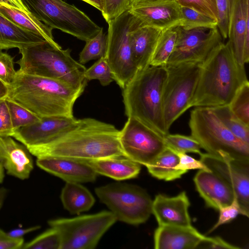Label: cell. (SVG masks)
<instances>
[{"label": "cell", "mask_w": 249, "mask_h": 249, "mask_svg": "<svg viewBox=\"0 0 249 249\" xmlns=\"http://www.w3.org/2000/svg\"><path fill=\"white\" fill-rule=\"evenodd\" d=\"M7 87V97L40 118L74 117V104L86 87L77 88L58 80L18 71Z\"/></svg>", "instance_id": "obj_2"}, {"label": "cell", "mask_w": 249, "mask_h": 249, "mask_svg": "<svg viewBox=\"0 0 249 249\" xmlns=\"http://www.w3.org/2000/svg\"><path fill=\"white\" fill-rule=\"evenodd\" d=\"M83 1L89 5L93 6L95 8L101 11V0H81Z\"/></svg>", "instance_id": "obj_51"}, {"label": "cell", "mask_w": 249, "mask_h": 249, "mask_svg": "<svg viewBox=\"0 0 249 249\" xmlns=\"http://www.w3.org/2000/svg\"><path fill=\"white\" fill-rule=\"evenodd\" d=\"M69 48L63 50L48 42L19 49L21 58L16 62L18 71L37 76L51 78L75 87H86V70L83 64L75 60Z\"/></svg>", "instance_id": "obj_5"}, {"label": "cell", "mask_w": 249, "mask_h": 249, "mask_svg": "<svg viewBox=\"0 0 249 249\" xmlns=\"http://www.w3.org/2000/svg\"><path fill=\"white\" fill-rule=\"evenodd\" d=\"M8 193L7 190L3 187L0 188V210L3 204Z\"/></svg>", "instance_id": "obj_52"}, {"label": "cell", "mask_w": 249, "mask_h": 249, "mask_svg": "<svg viewBox=\"0 0 249 249\" xmlns=\"http://www.w3.org/2000/svg\"><path fill=\"white\" fill-rule=\"evenodd\" d=\"M166 77L164 66H149L138 71L123 89L125 114L133 118L162 137L166 129L162 95Z\"/></svg>", "instance_id": "obj_4"}, {"label": "cell", "mask_w": 249, "mask_h": 249, "mask_svg": "<svg viewBox=\"0 0 249 249\" xmlns=\"http://www.w3.org/2000/svg\"><path fill=\"white\" fill-rule=\"evenodd\" d=\"M162 31L140 25L129 33V42L133 61L138 71L150 66L155 47Z\"/></svg>", "instance_id": "obj_23"}, {"label": "cell", "mask_w": 249, "mask_h": 249, "mask_svg": "<svg viewBox=\"0 0 249 249\" xmlns=\"http://www.w3.org/2000/svg\"><path fill=\"white\" fill-rule=\"evenodd\" d=\"M120 141L124 156L146 167L167 148L163 137L132 117L120 131Z\"/></svg>", "instance_id": "obj_12"}, {"label": "cell", "mask_w": 249, "mask_h": 249, "mask_svg": "<svg viewBox=\"0 0 249 249\" xmlns=\"http://www.w3.org/2000/svg\"><path fill=\"white\" fill-rule=\"evenodd\" d=\"M247 81L246 71L237 64L230 43L221 42L202 63L191 107L229 105Z\"/></svg>", "instance_id": "obj_3"}, {"label": "cell", "mask_w": 249, "mask_h": 249, "mask_svg": "<svg viewBox=\"0 0 249 249\" xmlns=\"http://www.w3.org/2000/svg\"><path fill=\"white\" fill-rule=\"evenodd\" d=\"M190 202L185 192L169 197L157 195L152 201V213L159 226H192L188 209Z\"/></svg>", "instance_id": "obj_17"}, {"label": "cell", "mask_w": 249, "mask_h": 249, "mask_svg": "<svg viewBox=\"0 0 249 249\" xmlns=\"http://www.w3.org/2000/svg\"><path fill=\"white\" fill-rule=\"evenodd\" d=\"M174 28L177 33V38L166 65L187 62H203L213 49L222 42L217 27L186 30L178 26Z\"/></svg>", "instance_id": "obj_13"}, {"label": "cell", "mask_w": 249, "mask_h": 249, "mask_svg": "<svg viewBox=\"0 0 249 249\" xmlns=\"http://www.w3.org/2000/svg\"><path fill=\"white\" fill-rule=\"evenodd\" d=\"M28 11L52 29H58L86 42L102 27L74 5L62 0H21Z\"/></svg>", "instance_id": "obj_7"}, {"label": "cell", "mask_w": 249, "mask_h": 249, "mask_svg": "<svg viewBox=\"0 0 249 249\" xmlns=\"http://www.w3.org/2000/svg\"><path fill=\"white\" fill-rule=\"evenodd\" d=\"M12 137H0V162L8 175L27 179L34 168L32 154L26 146Z\"/></svg>", "instance_id": "obj_19"}, {"label": "cell", "mask_w": 249, "mask_h": 249, "mask_svg": "<svg viewBox=\"0 0 249 249\" xmlns=\"http://www.w3.org/2000/svg\"><path fill=\"white\" fill-rule=\"evenodd\" d=\"M95 192L117 220L137 225L145 222L152 214L153 200L137 185L112 183L96 188Z\"/></svg>", "instance_id": "obj_10"}, {"label": "cell", "mask_w": 249, "mask_h": 249, "mask_svg": "<svg viewBox=\"0 0 249 249\" xmlns=\"http://www.w3.org/2000/svg\"><path fill=\"white\" fill-rule=\"evenodd\" d=\"M107 23L104 57L111 69L114 81L123 89L138 71L132 55L129 33L142 23L128 10Z\"/></svg>", "instance_id": "obj_9"}, {"label": "cell", "mask_w": 249, "mask_h": 249, "mask_svg": "<svg viewBox=\"0 0 249 249\" xmlns=\"http://www.w3.org/2000/svg\"><path fill=\"white\" fill-rule=\"evenodd\" d=\"M180 6L192 8L218 22L216 0H176Z\"/></svg>", "instance_id": "obj_39"}, {"label": "cell", "mask_w": 249, "mask_h": 249, "mask_svg": "<svg viewBox=\"0 0 249 249\" xmlns=\"http://www.w3.org/2000/svg\"><path fill=\"white\" fill-rule=\"evenodd\" d=\"M24 243L23 238L12 237L7 233L0 229V249H22Z\"/></svg>", "instance_id": "obj_46"}, {"label": "cell", "mask_w": 249, "mask_h": 249, "mask_svg": "<svg viewBox=\"0 0 249 249\" xmlns=\"http://www.w3.org/2000/svg\"><path fill=\"white\" fill-rule=\"evenodd\" d=\"M107 49V36L103 28L93 38L86 42V44L79 54V61L82 64L94 59L104 57Z\"/></svg>", "instance_id": "obj_31"}, {"label": "cell", "mask_w": 249, "mask_h": 249, "mask_svg": "<svg viewBox=\"0 0 249 249\" xmlns=\"http://www.w3.org/2000/svg\"><path fill=\"white\" fill-rule=\"evenodd\" d=\"M206 236L192 226H159L154 234L155 249H197Z\"/></svg>", "instance_id": "obj_22"}, {"label": "cell", "mask_w": 249, "mask_h": 249, "mask_svg": "<svg viewBox=\"0 0 249 249\" xmlns=\"http://www.w3.org/2000/svg\"><path fill=\"white\" fill-rule=\"evenodd\" d=\"M202 63L187 62L164 66L166 77L162 101L165 126L168 132L174 122L191 107Z\"/></svg>", "instance_id": "obj_8"}, {"label": "cell", "mask_w": 249, "mask_h": 249, "mask_svg": "<svg viewBox=\"0 0 249 249\" xmlns=\"http://www.w3.org/2000/svg\"><path fill=\"white\" fill-rule=\"evenodd\" d=\"M194 181L207 207L218 210L220 206L230 204L233 199L232 188L212 171L199 170Z\"/></svg>", "instance_id": "obj_21"}, {"label": "cell", "mask_w": 249, "mask_h": 249, "mask_svg": "<svg viewBox=\"0 0 249 249\" xmlns=\"http://www.w3.org/2000/svg\"><path fill=\"white\" fill-rule=\"evenodd\" d=\"M0 4L13 7L22 11L29 12L21 0H0Z\"/></svg>", "instance_id": "obj_48"}, {"label": "cell", "mask_w": 249, "mask_h": 249, "mask_svg": "<svg viewBox=\"0 0 249 249\" xmlns=\"http://www.w3.org/2000/svg\"><path fill=\"white\" fill-rule=\"evenodd\" d=\"M191 136L206 153L220 157L225 153L239 160L249 161V144L234 135L209 107H195L189 122Z\"/></svg>", "instance_id": "obj_6"}, {"label": "cell", "mask_w": 249, "mask_h": 249, "mask_svg": "<svg viewBox=\"0 0 249 249\" xmlns=\"http://www.w3.org/2000/svg\"><path fill=\"white\" fill-rule=\"evenodd\" d=\"M60 198L64 208L72 214L89 211L95 202L89 191L77 182H67L62 190Z\"/></svg>", "instance_id": "obj_27"}, {"label": "cell", "mask_w": 249, "mask_h": 249, "mask_svg": "<svg viewBox=\"0 0 249 249\" xmlns=\"http://www.w3.org/2000/svg\"><path fill=\"white\" fill-rule=\"evenodd\" d=\"M6 100L12 126L15 131L20 128L32 124L41 119L42 118L7 97Z\"/></svg>", "instance_id": "obj_33"}, {"label": "cell", "mask_w": 249, "mask_h": 249, "mask_svg": "<svg viewBox=\"0 0 249 249\" xmlns=\"http://www.w3.org/2000/svg\"><path fill=\"white\" fill-rule=\"evenodd\" d=\"M218 210L219 212V218L215 225L209 231V233L215 230L220 226L231 222L239 214L245 216L234 192L232 202L229 205L220 206Z\"/></svg>", "instance_id": "obj_40"}, {"label": "cell", "mask_w": 249, "mask_h": 249, "mask_svg": "<svg viewBox=\"0 0 249 249\" xmlns=\"http://www.w3.org/2000/svg\"><path fill=\"white\" fill-rule=\"evenodd\" d=\"M61 239L59 231L51 228L28 242L24 243V249H60Z\"/></svg>", "instance_id": "obj_36"}, {"label": "cell", "mask_w": 249, "mask_h": 249, "mask_svg": "<svg viewBox=\"0 0 249 249\" xmlns=\"http://www.w3.org/2000/svg\"><path fill=\"white\" fill-rule=\"evenodd\" d=\"M36 163L40 168L66 182H91L95 180L98 175L86 161L71 159L38 157Z\"/></svg>", "instance_id": "obj_18"}, {"label": "cell", "mask_w": 249, "mask_h": 249, "mask_svg": "<svg viewBox=\"0 0 249 249\" xmlns=\"http://www.w3.org/2000/svg\"><path fill=\"white\" fill-rule=\"evenodd\" d=\"M182 21L180 26L186 30L217 27V21L192 8L181 6Z\"/></svg>", "instance_id": "obj_35"}, {"label": "cell", "mask_w": 249, "mask_h": 249, "mask_svg": "<svg viewBox=\"0 0 249 249\" xmlns=\"http://www.w3.org/2000/svg\"><path fill=\"white\" fill-rule=\"evenodd\" d=\"M74 117L51 116L15 131L12 137L27 147L44 144L54 140L77 122Z\"/></svg>", "instance_id": "obj_15"}, {"label": "cell", "mask_w": 249, "mask_h": 249, "mask_svg": "<svg viewBox=\"0 0 249 249\" xmlns=\"http://www.w3.org/2000/svg\"><path fill=\"white\" fill-rule=\"evenodd\" d=\"M178 157V162L176 168L187 173L189 170L198 169L211 171L200 160H197L187 153H176Z\"/></svg>", "instance_id": "obj_44"}, {"label": "cell", "mask_w": 249, "mask_h": 249, "mask_svg": "<svg viewBox=\"0 0 249 249\" xmlns=\"http://www.w3.org/2000/svg\"><path fill=\"white\" fill-rule=\"evenodd\" d=\"M209 108L231 132L244 142L249 144V126L245 124L233 113L229 105Z\"/></svg>", "instance_id": "obj_29"}, {"label": "cell", "mask_w": 249, "mask_h": 249, "mask_svg": "<svg viewBox=\"0 0 249 249\" xmlns=\"http://www.w3.org/2000/svg\"><path fill=\"white\" fill-rule=\"evenodd\" d=\"M45 42L42 36L20 27L0 14V50L26 48Z\"/></svg>", "instance_id": "obj_24"}, {"label": "cell", "mask_w": 249, "mask_h": 249, "mask_svg": "<svg viewBox=\"0 0 249 249\" xmlns=\"http://www.w3.org/2000/svg\"><path fill=\"white\" fill-rule=\"evenodd\" d=\"M238 249L240 248L227 242L220 237H210L206 236L200 242L197 249Z\"/></svg>", "instance_id": "obj_45"}, {"label": "cell", "mask_w": 249, "mask_h": 249, "mask_svg": "<svg viewBox=\"0 0 249 249\" xmlns=\"http://www.w3.org/2000/svg\"><path fill=\"white\" fill-rule=\"evenodd\" d=\"M85 161L90 165L97 174L116 180L135 178L141 169V164L124 156Z\"/></svg>", "instance_id": "obj_25"}, {"label": "cell", "mask_w": 249, "mask_h": 249, "mask_svg": "<svg viewBox=\"0 0 249 249\" xmlns=\"http://www.w3.org/2000/svg\"><path fill=\"white\" fill-rule=\"evenodd\" d=\"M171 1H176V0H131V5H132L159 3Z\"/></svg>", "instance_id": "obj_49"}, {"label": "cell", "mask_w": 249, "mask_h": 249, "mask_svg": "<svg viewBox=\"0 0 249 249\" xmlns=\"http://www.w3.org/2000/svg\"><path fill=\"white\" fill-rule=\"evenodd\" d=\"M178 162V155L167 148L151 165L146 167L153 177L165 181H172L180 178L186 173L183 170L176 168Z\"/></svg>", "instance_id": "obj_28"}, {"label": "cell", "mask_w": 249, "mask_h": 249, "mask_svg": "<svg viewBox=\"0 0 249 249\" xmlns=\"http://www.w3.org/2000/svg\"><path fill=\"white\" fill-rule=\"evenodd\" d=\"M8 93L7 86L0 80V99L7 97Z\"/></svg>", "instance_id": "obj_50"}, {"label": "cell", "mask_w": 249, "mask_h": 249, "mask_svg": "<svg viewBox=\"0 0 249 249\" xmlns=\"http://www.w3.org/2000/svg\"><path fill=\"white\" fill-rule=\"evenodd\" d=\"M4 178V168L0 162V183H2Z\"/></svg>", "instance_id": "obj_53"}, {"label": "cell", "mask_w": 249, "mask_h": 249, "mask_svg": "<svg viewBox=\"0 0 249 249\" xmlns=\"http://www.w3.org/2000/svg\"><path fill=\"white\" fill-rule=\"evenodd\" d=\"M233 113L249 126V82L243 83L229 104Z\"/></svg>", "instance_id": "obj_34"}, {"label": "cell", "mask_w": 249, "mask_h": 249, "mask_svg": "<svg viewBox=\"0 0 249 249\" xmlns=\"http://www.w3.org/2000/svg\"><path fill=\"white\" fill-rule=\"evenodd\" d=\"M163 139L167 147L176 153H193L199 155L202 153L199 143L191 136L168 133Z\"/></svg>", "instance_id": "obj_32"}, {"label": "cell", "mask_w": 249, "mask_h": 249, "mask_svg": "<svg viewBox=\"0 0 249 249\" xmlns=\"http://www.w3.org/2000/svg\"><path fill=\"white\" fill-rule=\"evenodd\" d=\"M16 74L13 58L0 50V80L8 86L14 81Z\"/></svg>", "instance_id": "obj_41"}, {"label": "cell", "mask_w": 249, "mask_h": 249, "mask_svg": "<svg viewBox=\"0 0 249 249\" xmlns=\"http://www.w3.org/2000/svg\"><path fill=\"white\" fill-rule=\"evenodd\" d=\"M174 28L162 31L152 55L150 66L161 67L166 65L174 50L177 38V33Z\"/></svg>", "instance_id": "obj_30"}, {"label": "cell", "mask_w": 249, "mask_h": 249, "mask_svg": "<svg viewBox=\"0 0 249 249\" xmlns=\"http://www.w3.org/2000/svg\"><path fill=\"white\" fill-rule=\"evenodd\" d=\"M129 11L142 25L161 31L180 26L182 19L181 6L176 1L132 4Z\"/></svg>", "instance_id": "obj_16"}, {"label": "cell", "mask_w": 249, "mask_h": 249, "mask_svg": "<svg viewBox=\"0 0 249 249\" xmlns=\"http://www.w3.org/2000/svg\"><path fill=\"white\" fill-rule=\"evenodd\" d=\"M232 0H216L218 11L217 28L222 38H228V26Z\"/></svg>", "instance_id": "obj_42"}, {"label": "cell", "mask_w": 249, "mask_h": 249, "mask_svg": "<svg viewBox=\"0 0 249 249\" xmlns=\"http://www.w3.org/2000/svg\"><path fill=\"white\" fill-rule=\"evenodd\" d=\"M27 147L37 158L91 161L124 156L120 130L113 124L90 118L78 119L73 126L50 142Z\"/></svg>", "instance_id": "obj_1"}, {"label": "cell", "mask_w": 249, "mask_h": 249, "mask_svg": "<svg viewBox=\"0 0 249 249\" xmlns=\"http://www.w3.org/2000/svg\"><path fill=\"white\" fill-rule=\"evenodd\" d=\"M116 221L110 211H104L71 218L52 219L48 224L60 234V249H93Z\"/></svg>", "instance_id": "obj_11"}, {"label": "cell", "mask_w": 249, "mask_h": 249, "mask_svg": "<svg viewBox=\"0 0 249 249\" xmlns=\"http://www.w3.org/2000/svg\"><path fill=\"white\" fill-rule=\"evenodd\" d=\"M40 228V226L36 225L24 229H16L11 230L7 233L12 237L20 238H23L27 234L38 230Z\"/></svg>", "instance_id": "obj_47"}, {"label": "cell", "mask_w": 249, "mask_h": 249, "mask_svg": "<svg viewBox=\"0 0 249 249\" xmlns=\"http://www.w3.org/2000/svg\"><path fill=\"white\" fill-rule=\"evenodd\" d=\"M0 14L20 27L42 36L52 45L61 47L54 40L53 29L39 20L31 13L0 4Z\"/></svg>", "instance_id": "obj_26"}, {"label": "cell", "mask_w": 249, "mask_h": 249, "mask_svg": "<svg viewBox=\"0 0 249 249\" xmlns=\"http://www.w3.org/2000/svg\"><path fill=\"white\" fill-rule=\"evenodd\" d=\"M200 160L230 186L245 216L249 215V161L237 160L225 153L220 157L202 153Z\"/></svg>", "instance_id": "obj_14"}, {"label": "cell", "mask_w": 249, "mask_h": 249, "mask_svg": "<svg viewBox=\"0 0 249 249\" xmlns=\"http://www.w3.org/2000/svg\"><path fill=\"white\" fill-rule=\"evenodd\" d=\"M84 77L86 80H98L104 86L114 81L112 71L105 57L99 58L90 67L86 69Z\"/></svg>", "instance_id": "obj_37"}, {"label": "cell", "mask_w": 249, "mask_h": 249, "mask_svg": "<svg viewBox=\"0 0 249 249\" xmlns=\"http://www.w3.org/2000/svg\"><path fill=\"white\" fill-rule=\"evenodd\" d=\"M248 26L249 0H232L228 21V41L237 64L243 70H245L243 59L244 45Z\"/></svg>", "instance_id": "obj_20"}, {"label": "cell", "mask_w": 249, "mask_h": 249, "mask_svg": "<svg viewBox=\"0 0 249 249\" xmlns=\"http://www.w3.org/2000/svg\"><path fill=\"white\" fill-rule=\"evenodd\" d=\"M6 97L0 99V137H13L15 133Z\"/></svg>", "instance_id": "obj_43"}, {"label": "cell", "mask_w": 249, "mask_h": 249, "mask_svg": "<svg viewBox=\"0 0 249 249\" xmlns=\"http://www.w3.org/2000/svg\"><path fill=\"white\" fill-rule=\"evenodd\" d=\"M102 16L107 22L129 10L131 0H101Z\"/></svg>", "instance_id": "obj_38"}]
</instances>
